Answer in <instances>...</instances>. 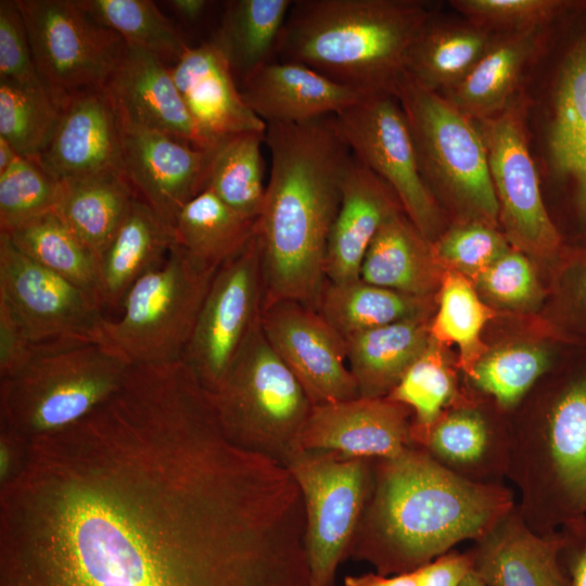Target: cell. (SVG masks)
I'll list each match as a JSON object with an SVG mask.
<instances>
[{"label": "cell", "instance_id": "obj_1", "mask_svg": "<svg viewBox=\"0 0 586 586\" xmlns=\"http://www.w3.org/2000/svg\"><path fill=\"white\" fill-rule=\"evenodd\" d=\"M0 586H309L303 500L211 418L111 404L0 485Z\"/></svg>", "mask_w": 586, "mask_h": 586}, {"label": "cell", "instance_id": "obj_2", "mask_svg": "<svg viewBox=\"0 0 586 586\" xmlns=\"http://www.w3.org/2000/svg\"><path fill=\"white\" fill-rule=\"evenodd\" d=\"M270 170L255 220L263 307L294 301L316 308L327 282L330 231L353 153L334 115L267 124Z\"/></svg>", "mask_w": 586, "mask_h": 586}, {"label": "cell", "instance_id": "obj_3", "mask_svg": "<svg viewBox=\"0 0 586 586\" xmlns=\"http://www.w3.org/2000/svg\"><path fill=\"white\" fill-rule=\"evenodd\" d=\"M372 486L348 558L391 576L481 538L514 505L504 484L463 479L419 446L373 459Z\"/></svg>", "mask_w": 586, "mask_h": 586}, {"label": "cell", "instance_id": "obj_4", "mask_svg": "<svg viewBox=\"0 0 586 586\" xmlns=\"http://www.w3.org/2000/svg\"><path fill=\"white\" fill-rule=\"evenodd\" d=\"M432 16L416 0H293L276 60L365 93H395L410 47Z\"/></svg>", "mask_w": 586, "mask_h": 586}, {"label": "cell", "instance_id": "obj_5", "mask_svg": "<svg viewBox=\"0 0 586 586\" xmlns=\"http://www.w3.org/2000/svg\"><path fill=\"white\" fill-rule=\"evenodd\" d=\"M538 405L510 431L507 479L526 524L550 535L586 514V366L558 379Z\"/></svg>", "mask_w": 586, "mask_h": 586}, {"label": "cell", "instance_id": "obj_6", "mask_svg": "<svg viewBox=\"0 0 586 586\" xmlns=\"http://www.w3.org/2000/svg\"><path fill=\"white\" fill-rule=\"evenodd\" d=\"M130 366L97 342L38 345L0 384V425L29 440L85 419L122 386Z\"/></svg>", "mask_w": 586, "mask_h": 586}, {"label": "cell", "instance_id": "obj_7", "mask_svg": "<svg viewBox=\"0 0 586 586\" xmlns=\"http://www.w3.org/2000/svg\"><path fill=\"white\" fill-rule=\"evenodd\" d=\"M209 393L224 434L233 445L283 466L298 450L313 404L260 323Z\"/></svg>", "mask_w": 586, "mask_h": 586}, {"label": "cell", "instance_id": "obj_8", "mask_svg": "<svg viewBox=\"0 0 586 586\" xmlns=\"http://www.w3.org/2000/svg\"><path fill=\"white\" fill-rule=\"evenodd\" d=\"M217 270L174 244L163 265L131 286L118 318L102 320L95 342L130 367L183 359Z\"/></svg>", "mask_w": 586, "mask_h": 586}, {"label": "cell", "instance_id": "obj_9", "mask_svg": "<svg viewBox=\"0 0 586 586\" xmlns=\"http://www.w3.org/2000/svg\"><path fill=\"white\" fill-rule=\"evenodd\" d=\"M395 95L406 115L420 171L432 194L438 191L449 196L467 213L468 221L496 227L499 206L475 122L406 73L397 82Z\"/></svg>", "mask_w": 586, "mask_h": 586}, {"label": "cell", "instance_id": "obj_10", "mask_svg": "<svg viewBox=\"0 0 586 586\" xmlns=\"http://www.w3.org/2000/svg\"><path fill=\"white\" fill-rule=\"evenodd\" d=\"M35 66L52 102L62 110L73 98L104 89L126 41L95 22L78 0H15Z\"/></svg>", "mask_w": 586, "mask_h": 586}, {"label": "cell", "instance_id": "obj_11", "mask_svg": "<svg viewBox=\"0 0 586 586\" xmlns=\"http://www.w3.org/2000/svg\"><path fill=\"white\" fill-rule=\"evenodd\" d=\"M284 467L303 498L309 586H333L370 495L373 459L298 449Z\"/></svg>", "mask_w": 586, "mask_h": 586}, {"label": "cell", "instance_id": "obj_12", "mask_svg": "<svg viewBox=\"0 0 586 586\" xmlns=\"http://www.w3.org/2000/svg\"><path fill=\"white\" fill-rule=\"evenodd\" d=\"M334 116L353 155L393 190L409 220L426 241L434 242L442 234L443 214L420 171L395 93H367Z\"/></svg>", "mask_w": 586, "mask_h": 586}, {"label": "cell", "instance_id": "obj_13", "mask_svg": "<svg viewBox=\"0 0 586 586\" xmlns=\"http://www.w3.org/2000/svg\"><path fill=\"white\" fill-rule=\"evenodd\" d=\"M524 117L525 105L515 99L499 114L474 122L485 144L508 240L526 253L551 260L561 254L563 237L542 198Z\"/></svg>", "mask_w": 586, "mask_h": 586}, {"label": "cell", "instance_id": "obj_14", "mask_svg": "<svg viewBox=\"0 0 586 586\" xmlns=\"http://www.w3.org/2000/svg\"><path fill=\"white\" fill-rule=\"evenodd\" d=\"M0 303L36 346L95 342L105 318L94 295L33 260L2 232Z\"/></svg>", "mask_w": 586, "mask_h": 586}, {"label": "cell", "instance_id": "obj_15", "mask_svg": "<svg viewBox=\"0 0 586 586\" xmlns=\"http://www.w3.org/2000/svg\"><path fill=\"white\" fill-rule=\"evenodd\" d=\"M264 286L256 234L218 268L201 307L183 360L212 392L259 326Z\"/></svg>", "mask_w": 586, "mask_h": 586}, {"label": "cell", "instance_id": "obj_16", "mask_svg": "<svg viewBox=\"0 0 586 586\" xmlns=\"http://www.w3.org/2000/svg\"><path fill=\"white\" fill-rule=\"evenodd\" d=\"M559 22L563 31L551 78L546 150L550 170L569 191L586 233V1H573Z\"/></svg>", "mask_w": 586, "mask_h": 586}, {"label": "cell", "instance_id": "obj_17", "mask_svg": "<svg viewBox=\"0 0 586 586\" xmlns=\"http://www.w3.org/2000/svg\"><path fill=\"white\" fill-rule=\"evenodd\" d=\"M260 324L313 406L360 396L347 365L345 339L316 308L279 301L263 307Z\"/></svg>", "mask_w": 586, "mask_h": 586}, {"label": "cell", "instance_id": "obj_18", "mask_svg": "<svg viewBox=\"0 0 586 586\" xmlns=\"http://www.w3.org/2000/svg\"><path fill=\"white\" fill-rule=\"evenodd\" d=\"M118 123L126 177L137 195L174 229L181 208L206 190L217 146L200 149L119 117Z\"/></svg>", "mask_w": 586, "mask_h": 586}, {"label": "cell", "instance_id": "obj_19", "mask_svg": "<svg viewBox=\"0 0 586 586\" xmlns=\"http://www.w3.org/2000/svg\"><path fill=\"white\" fill-rule=\"evenodd\" d=\"M411 421L412 411L387 396H358L314 405L298 449L352 458H391L417 446Z\"/></svg>", "mask_w": 586, "mask_h": 586}, {"label": "cell", "instance_id": "obj_20", "mask_svg": "<svg viewBox=\"0 0 586 586\" xmlns=\"http://www.w3.org/2000/svg\"><path fill=\"white\" fill-rule=\"evenodd\" d=\"M119 118L200 149L211 148L194 125L169 67L154 53L126 43L104 87Z\"/></svg>", "mask_w": 586, "mask_h": 586}, {"label": "cell", "instance_id": "obj_21", "mask_svg": "<svg viewBox=\"0 0 586 586\" xmlns=\"http://www.w3.org/2000/svg\"><path fill=\"white\" fill-rule=\"evenodd\" d=\"M38 163L59 181L125 174L118 117L104 89L80 93L62 109Z\"/></svg>", "mask_w": 586, "mask_h": 586}, {"label": "cell", "instance_id": "obj_22", "mask_svg": "<svg viewBox=\"0 0 586 586\" xmlns=\"http://www.w3.org/2000/svg\"><path fill=\"white\" fill-rule=\"evenodd\" d=\"M169 71L211 148L235 135L266 131L267 124L246 105L229 64L211 41L189 47Z\"/></svg>", "mask_w": 586, "mask_h": 586}, {"label": "cell", "instance_id": "obj_23", "mask_svg": "<svg viewBox=\"0 0 586 586\" xmlns=\"http://www.w3.org/2000/svg\"><path fill=\"white\" fill-rule=\"evenodd\" d=\"M472 571L485 586H570L561 535L533 531L517 505L469 549Z\"/></svg>", "mask_w": 586, "mask_h": 586}, {"label": "cell", "instance_id": "obj_24", "mask_svg": "<svg viewBox=\"0 0 586 586\" xmlns=\"http://www.w3.org/2000/svg\"><path fill=\"white\" fill-rule=\"evenodd\" d=\"M246 105L266 124H296L336 115L367 93L306 65L275 60L240 84Z\"/></svg>", "mask_w": 586, "mask_h": 586}, {"label": "cell", "instance_id": "obj_25", "mask_svg": "<svg viewBox=\"0 0 586 586\" xmlns=\"http://www.w3.org/2000/svg\"><path fill=\"white\" fill-rule=\"evenodd\" d=\"M404 211L393 190L354 155L346 171L342 198L326 254L329 282L360 279L365 255L381 226Z\"/></svg>", "mask_w": 586, "mask_h": 586}, {"label": "cell", "instance_id": "obj_26", "mask_svg": "<svg viewBox=\"0 0 586 586\" xmlns=\"http://www.w3.org/2000/svg\"><path fill=\"white\" fill-rule=\"evenodd\" d=\"M421 447L448 471L477 483L504 484L510 432L500 431L477 406L445 409Z\"/></svg>", "mask_w": 586, "mask_h": 586}, {"label": "cell", "instance_id": "obj_27", "mask_svg": "<svg viewBox=\"0 0 586 586\" xmlns=\"http://www.w3.org/2000/svg\"><path fill=\"white\" fill-rule=\"evenodd\" d=\"M176 244L173 227L137 196L98 258V300L119 309L131 286L166 260Z\"/></svg>", "mask_w": 586, "mask_h": 586}, {"label": "cell", "instance_id": "obj_28", "mask_svg": "<svg viewBox=\"0 0 586 586\" xmlns=\"http://www.w3.org/2000/svg\"><path fill=\"white\" fill-rule=\"evenodd\" d=\"M546 28L497 35L487 52L454 88L441 93L473 120L493 117L513 100L522 72L544 40Z\"/></svg>", "mask_w": 586, "mask_h": 586}, {"label": "cell", "instance_id": "obj_29", "mask_svg": "<svg viewBox=\"0 0 586 586\" xmlns=\"http://www.w3.org/2000/svg\"><path fill=\"white\" fill-rule=\"evenodd\" d=\"M437 272L431 243L400 211L381 226L372 240L361 264L360 279L424 298L435 288Z\"/></svg>", "mask_w": 586, "mask_h": 586}, {"label": "cell", "instance_id": "obj_30", "mask_svg": "<svg viewBox=\"0 0 586 586\" xmlns=\"http://www.w3.org/2000/svg\"><path fill=\"white\" fill-rule=\"evenodd\" d=\"M429 341V327L423 317L399 320L347 337V365L359 395L387 396Z\"/></svg>", "mask_w": 586, "mask_h": 586}, {"label": "cell", "instance_id": "obj_31", "mask_svg": "<svg viewBox=\"0 0 586 586\" xmlns=\"http://www.w3.org/2000/svg\"><path fill=\"white\" fill-rule=\"evenodd\" d=\"M495 31L472 23H442L433 16L408 52L406 74L422 87L443 93L457 86L496 40Z\"/></svg>", "mask_w": 586, "mask_h": 586}, {"label": "cell", "instance_id": "obj_32", "mask_svg": "<svg viewBox=\"0 0 586 586\" xmlns=\"http://www.w3.org/2000/svg\"><path fill=\"white\" fill-rule=\"evenodd\" d=\"M293 0H232L209 40L240 84L276 60L278 41Z\"/></svg>", "mask_w": 586, "mask_h": 586}, {"label": "cell", "instance_id": "obj_33", "mask_svg": "<svg viewBox=\"0 0 586 586\" xmlns=\"http://www.w3.org/2000/svg\"><path fill=\"white\" fill-rule=\"evenodd\" d=\"M137 196L123 173L65 180L54 213L98 260Z\"/></svg>", "mask_w": 586, "mask_h": 586}, {"label": "cell", "instance_id": "obj_34", "mask_svg": "<svg viewBox=\"0 0 586 586\" xmlns=\"http://www.w3.org/2000/svg\"><path fill=\"white\" fill-rule=\"evenodd\" d=\"M174 233L176 244L191 257L218 269L249 244L255 234V220L204 190L178 213Z\"/></svg>", "mask_w": 586, "mask_h": 586}, {"label": "cell", "instance_id": "obj_35", "mask_svg": "<svg viewBox=\"0 0 586 586\" xmlns=\"http://www.w3.org/2000/svg\"><path fill=\"white\" fill-rule=\"evenodd\" d=\"M422 301L361 279L342 283L327 280L316 309L346 340L399 320L423 317Z\"/></svg>", "mask_w": 586, "mask_h": 586}, {"label": "cell", "instance_id": "obj_36", "mask_svg": "<svg viewBox=\"0 0 586 586\" xmlns=\"http://www.w3.org/2000/svg\"><path fill=\"white\" fill-rule=\"evenodd\" d=\"M266 131L232 136L215 149L206 190L241 215L256 220L266 183L263 144Z\"/></svg>", "mask_w": 586, "mask_h": 586}, {"label": "cell", "instance_id": "obj_37", "mask_svg": "<svg viewBox=\"0 0 586 586\" xmlns=\"http://www.w3.org/2000/svg\"><path fill=\"white\" fill-rule=\"evenodd\" d=\"M5 234L33 260L98 300V260L55 213L36 218Z\"/></svg>", "mask_w": 586, "mask_h": 586}, {"label": "cell", "instance_id": "obj_38", "mask_svg": "<svg viewBox=\"0 0 586 586\" xmlns=\"http://www.w3.org/2000/svg\"><path fill=\"white\" fill-rule=\"evenodd\" d=\"M494 315L466 276L447 270L441 278L438 309L429 326V333L441 345L458 346L459 366L468 375L488 352L481 340V333Z\"/></svg>", "mask_w": 586, "mask_h": 586}, {"label": "cell", "instance_id": "obj_39", "mask_svg": "<svg viewBox=\"0 0 586 586\" xmlns=\"http://www.w3.org/2000/svg\"><path fill=\"white\" fill-rule=\"evenodd\" d=\"M456 395V378L442 345L430 341L387 395L412 411L411 432L421 447L430 429Z\"/></svg>", "mask_w": 586, "mask_h": 586}, {"label": "cell", "instance_id": "obj_40", "mask_svg": "<svg viewBox=\"0 0 586 586\" xmlns=\"http://www.w3.org/2000/svg\"><path fill=\"white\" fill-rule=\"evenodd\" d=\"M550 368L548 352L518 344L487 352L467 375L471 385L504 411L515 409Z\"/></svg>", "mask_w": 586, "mask_h": 586}, {"label": "cell", "instance_id": "obj_41", "mask_svg": "<svg viewBox=\"0 0 586 586\" xmlns=\"http://www.w3.org/2000/svg\"><path fill=\"white\" fill-rule=\"evenodd\" d=\"M99 24L162 60L175 62L189 48L177 28L150 0H78Z\"/></svg>", "mask_w": 586, "mask_h": 586}, {"label": "cell", "instance_id": "obj_42", "mask_svg": "<svg viewBox=\"0 0 586 586\" xmlns=\"http://www.w3.org/2000/svg\"><path fill=\"white\" fill-rule=\"evenodd\" d=\"M61 112L46 92L0 80V137L20 156L39 161L54 136Z\"/></svg>", "mask_w": 586, "mask_h": 586}, {"label": "cell", "instance_id": "obj_43", "mask_svg": "<svg viewBox=\"0 0 586 586\" xmlns=\"http://www.w3.org/2000/svg\"><path fill=\"white\" fill-rule=\"evenodd\" d=\"M61 181L38 162L18 156L0 174V232L9 233L49 213L60 200Z\"/></svg>", "mask_w": 586, "mask_h": 586}, {"label": "cell", "instance_id": "obj_44", "mask_svg": "<svg viewBox=\"0 0 586 586\" xmlns=\"http://www.w3.org/2000/svg\"><path fill=\"white\" fill-rule=\"evenodd\" d=\"M510 250L508 240L494 226L464 221L442 233L431 243L435 263L474 280Z\"/></svg>", "mask_w": 586, "mask_h": 586}, {"label": "cell", "instance_id": "obj_45", "mask_svg": "<svg viewBox=\"0 0 586 586\" xmlns=\"http://www.w3.org/2000/svg\"><path fill=\"white\" fill-rule=\"evenodd\" d=\"M451 7L493 31L546 28L571 7L572 0H454Z\"/></svg>", "mask_w": 586, "mask_h": 586}, {"label": "cell", "instance_id": "obj_46", "mask_svg": "<svg viewBox=\"0 0 586 586\" xmlns=\"http://www.w3.org/2000/svg\"><path fill=\"white\" fill-rule=\"evenodd\" d=\"M475 282L488 298L513 308L531 307L542 295L531 263L517 250L501 255Z\"/></svg>", "mask_w": 586, "mask_h": 586}, {"label": "cell", "instance_id": "obj_47", "mask_svg": "<svg viewBox=\"0 0 586 586\" xmlns=\"http://www.w3.org/2000/svg\"><path fill=\"white\" fill-rule=\"evenodd\" d=\"M0 80L28 90L46 92L15 0L0 1Z\"/></svg>", "mask_w": 586, "mask_h": 586}, {"label": "cell", "instance_id": "obj_48", "mask_svg": "<svg viewBox=\"0 0 586 586\" xmlns=\"http://www.w3.org/2000/svg\"><path fill=\"white\" fill-rule=\"evenodd\" d=\"M37 346L27 337L10 310L0 303V378L18 372L33 357Z\"/></svg>", "mask_w": 586, "mask_h": 586}, {"label": "cell", "instance_id": "obj_49", "mask_svg": "<svg viewBox=\"0 0 586 586\" xmlns=\"http://www.w3.org/2000/svg\"><path fill=\"white\" fill-rule=\"evenodd\" d=\"M472 571L470 551L450 550L415 570L418 586H459Z\"/></svg>", "mask_w": 586, "mask_h": 586}, {"label": "cell", "instance_id": "obj_50", "mask_svg": "<svg viewBox=\"0 0 586 586\" xmlns=\"http://www.w3.org/2000/svg\"><path fill=\"white\" fill-rule=\"evenodd\" d=\"M561 535V561L570 586H586V514L565 524Z\"/></svg>", "mask_w": 586, "mask_h": 586}, {"label": "cell", "instance_id": "obj_51", "mask_svg": "<svg viewBox=\"0 0 586 586\" xmlns=\"http://www.w3.org/2000/svg\"><path fill=\"white\" fill-rule=\"evenodd\" d=\"M30 441L20 432L0 425V485L20 473L25 464Z\"/></svg>", "mask_w": 586, "mask_h": 586}, {"label": "cell", "instance_id": "obj_52", "mask_svg": "<svg viewBox=\"0 0 586 586\" xmlns=\"http://www.w3.org/2000/svg\"><path fill=\"white\" fill-rule=\"evenodd\" d=\"M344 586H418L415 571L398 575H380L368 573L358 576H347Z\"/></svg>", "mask_w": 586, "mask_h": 586}, {"label": "cell", "instance_id": "obj_53", "mask_svg": "<svg viewBox=\"0 0 586 586\" xmlns=\"http://www.w3.org/2000/svg\"><path fill=\"white\" fill-rule=\"evenodd\" d=\"M577 257L574 262H571L575 266V271L572 272L574 278L571 281L570 295L572 302H574L577 319L586 324V254Z\"/></svg>", "mask_w": 586, "mask_h": 586}, {"label": "cell", "instance_id": "obj_54", "mask_svg": "<svg viewBox=\"0 0 586 586\" xmlns=\"http://www.w3.org/2000/svg\"><path fill=\"white\" fill-rule=\"evenodd\" d=\"M208 3L206 0H171L168 2L175 13L188 22L200 20L204 15Z\"/></svg>", "mask_w": 586, "mask_h": 586}, {"label": "cell", "instance_id": "obj_55", "mask_svg": "<svg viewBox=\"0 0 586 586\" xmlns=\"http://www.w3.org/2000/svg\"><path fill=\"white\" fill-rule=\"evenodd\" d=\"M18 156L13 146L0 137V174L4 173Z\"/></svg>", "mask_w": 586, "mask_h": 586}, {"label": "cell", "instance_id": "obj_56", "mask_svg": "<svg viewBox=\"0 0 586 586\" xmlns=\"http://www.w3.org/2000/svg\"><path fill=\"white\" fill-rule=\"evenodd\" d=\"M459 586H485L477 575L471 571Z\"/></svg>", "mask_w": 586, "mask_h": 586}]
</instances>
